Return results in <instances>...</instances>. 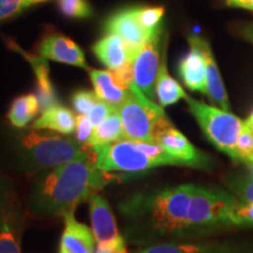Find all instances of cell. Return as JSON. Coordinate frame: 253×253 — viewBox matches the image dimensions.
I'll return each instance as SVG.
<instances>
[{"label": "cell", "instance_id": "obj_1", "mask_svg": "<svg viewBox=\"0 0 253 253\" xmlns=\"http://www.w3.org/2000/svg\"><path fill=\"white\" fill-rule=\"evenodd\" d=\"M195 184H181L153 192L136 194L120 203L128 221L126 238L147 244L161 238L188 237V212Z\"/></svg>", "mask_w": 253, "mask_h": 253}, {"label": "cell", "instance_id": "obj_2", "mask_svg": "<svg viewBox=\"0 0 253 253\" xmlns=\"http://www.w3.org/2000/svg\"><path fill=\"white\" fill-rule=\"evenodd\" d=\"M89 156L45 170L38 177L30 195V208L39 216H63L102 189L104 176Z\"/></svg>", "mask_w": 253, "mask_h": 253}, {"label": "cell", "instance_id": "obj_3", "mask_svg": "<svg viewBox=\"0 0 253 253\" xmlns=\"http://www.w3.org/2000/svg\"><path fill=\"white\" fill-rule=\"evenodd\" d=\"M19 150L28 169L41 171L88 156L77 138L32 128L19 136Z\"/></svg>", "mask_w": 253, "mask_h": 253}, {"label": "cell", "instance_id": "obj_4", "mask_svg": "<svg viewBox=\"0 0 253 253\" xmlns=\"http://www.w3.org/2000/svg\"><path fill=\"white\" fill-rule=\"evenodd\" d=\"M238 203L239 199L226 190L195 185L188 212V237L231 226L232 211Z\"/></svg>", "mask_w": 253, "mask_h": 253}, {"label": "cell", "instance_id": "obj_5", "mask_svg": "<svg viewBox=\"0 0 253 253\" xmlns=\"http://www.w3.org/2000/svg\"><path fill=\"white\" fill-rule=\"evenodd\" d=\"M123 137L155 142L156 132L170 122L163 107L147 97L134 84L126 99L118 107Z\"/></svg>", "mask_w": 253, "mask_h": 253}, {"label": "cell", "instance_id": "obj_6", "mask_svg": "<svg viewBox=\"0 0 253 253\" xmlns=\"http://www.w3.org/2000/svg\"><path fill=\"white\" fill-rule=\"evenodd\" d=\"M184 100L188 102L190 113L194 115L205 137L218 150L226 154L235 162H239L236 144L244 121L230 112L192 99L188 94Z\"/></svg>", "mask_w": 253, "mask_h": 253}, {"label": "cell", "instance_id": "obj_7", "mask_svg": "<svg viewBox=\"0 0 253 253\" xmlns=\"http://www.w3.org/2000/svg\"><path fill=\"white\" fill-rule=\"evenodd\" d=\"M91 150L95 155V164L103 172L137 173L158 167L130 138H121Z\"/></svg>", "mask_w": 253, "mask_h": 253}, {"label": "cell", "instance_id": "obj_8", "mask_svg": "<svg viewBox=\"0 0 253 253\" xmlns=\"http://www.w3.org/2000/svg\"><path fill=\"white\" fill-rule=\"evenodd\" d=\"M163 28L151 34L149 39L143 43L132 58V72H134V84L136 87L150 100L156 99L155 95V82L158 69L162 60L161 40H162Z\"/></svg>", "mask_w": 253, "mask_h": 253}, {"label": "cell", "instance_id": "obj_9", "mask_svg": "<svg viewBox=\"0 0 253 253\" xmlns=\"http://www.w3.org/2000/svg\"><path fill=\"white\" fill-rule=\"evenodd\" d=\"M155 143L160 144L168 154L182 163L184 167L209 169L211 160L207 154L198 150L181 131L169 122L156 132Z\"/></svg>", "mask_w": 253, "mask_h": 253}, {"label": "cell", "instance_id": "obj_10", "mask_svg": "<svg viewBox=\"0 0 253 253\" xmlns=\"http://www.w3.org/2000/svg\"><path fill=\"white\" fill-rule=\"evenodd\" d=\"M88 201H89L91 231L97 244L126 252V240L120 235L115 217L106 199L99 194H94Z\"/></svg>", "mask_w": 253, "mask_h": 253}, {"label": "cell", "instance_id": "obj_11", "mask_svg": "<svg viewBox=\"0 0 253 253\" xmlns=\"http://www.w3.org/2000/svg\"><path fill=\"white\" fill-rule=\"evenodd\" d=\"M104 30L107 33L118 34L128 46L132 58L145 41L149 39L151 34L155 33H149L142 26L135 17L132 7L121 9L110 15L104 25Z\"/></svg>", "mask_w": 253, "mask_h": 253}, {"label": "cell", "instance_id": "obj_12", "mask_svg": "<svg viewBox=\"0 0 253 253\" xmlns=\"http://www.w3.org/2000/svg\"><path fill=\"white\" fill-rule=\"evenodd\" d=\"M190 50L178 63V74L190 90L207 95V61L198 36L188 38Z\"/></svg>", "mask_w": 253, "mask_h": 253}, {"label": "cell", "instance_id": "obj_13", "mask_svg": "<svg viewBox=\"0 0 253 253\" xmlns=\"http://www.w3.org/2000/svg\"><path fill=\"white\" fill-rule=\"evenodd\" d=\"M39 55L47 60L66 63L89 71L84 50L68 37L59 33L48 34L40 41Z\"/></svg>", "mask_w": 253, "mask_h": 253}, {"label": "cell", "instance_id": "obj_14", "mask_svg": "<svg viewBox=\"0 0 253 253\" xmlns=\"http://www.w3.org/2000/svg\"><path fill=\"white\" fill-rule=\"evenodd\" d=\"M24 219L13 198L6 195L0 208V253H21Z\"/></svg>", "mask_w": 253, "mask_h": 253}, {"label": "cell", "instance_id": "obj_15", "mask_svg": "<svg viewBox=\"0 0 253 253\" xmlns=\"http://www.w3.org/2000/svg\"><path fill=\"white\" fill-rule=\"evenodd\" d=\"M65 229L59 245V253H94L95 237L93 231L77 220L74 212L63 214Z\"/></svg>", "mask_w": 253, "mask_h": 253}, {"label": "cell", "instance_id": "obj_16", "mask_svg": "<svg viewBox=\"0 0 253 253\" xmlns=\"http://www.w3.org/2000/svg\"><path fill=\"white\" fill-rule=\"evenodd\" d=\"M93 53L109 71H115L132 61V55L126 42L118 34L107 33L102 39L94 43Z\"/></svg>", "mask_w": 253, "mask_h": 253}, {"label": "cell", "instance_id": "obj_17", "mask_svg": "<svg viewBox=\"0 0 253 253\" xmlns=\"http://www.w3.org/2000/svg\"><path fill=\"white\" fill-rule=\"evenodd\" d=\"M199 43H201L205 61H207V96L210 99L211 102L217 104L219 108L230 112L231 107L229 97H227L225 86L221 80L219 69H218L211 47L208 41L201 37H199Z\"/></svg>", "mask_w": 253, "mask_h": 253}, {"label": "cell", "instance_id": "obj_18", "mask_svg": "<svg viewBox=\"0 0 253 253\" xmlns=\"http://www.w3.org/2000/svg\"><path fill=\"white\" fill-rule=\"evenodd\" d=\"M77 126V116L67 107L56 103L41 112V115L38 118L32 129H40V130H52L62 135H71L75 132Z\"/></svg>", "mask_w": 253, "mask_h": 253}, {"label": "cell", "instance_id": "obj_19", "mask_svg": "<svg viewBox=\"0 0 253 253\" xmlns=\"http://www.w3.org/2000/svg\"><path fill=\"white\" fill-rule=\"evenodd\" d=\"M88 72H89L90 80L93 82L95 94L99 99L114 108H118L130 93V89H126L116 81L112 71L89 69Z\"/></svg>", "mask_w": 253, "mask_h": 253}, {"label": "cell", "instance_id": "obj_20", "mask_svg": "<svg viewBox=\"0 0 253 253\" xmlns=\"http://www.w3.org/2000/svg\"><path fill=\"white\" fill-rule=\"evenodd\" d=\"M14 47L15 49L19 50L28 60L32 68H33L34 74H36L37 96L39 99L41 112L58 103V95L55 93L54 86H53L49 78V66L48 62H47V59L42 58V56L30 55L27 53L21 52L18 46Z\"/></svg>", "mask_w": 253, "mask_h": 253}, {"label": "cell", "instance_id": "obj_21", "mask_svg": "<svg viewBox=\"0 0 253 253\" xmlns=\"http://www.w3.org/2000/svg\"><path fill=\"white\" fill-rule=\"evenodd\" d=\"M237 246L219 243H158L135 253H238Z\"/></svg>", "mask_w": 253, "mask_h": 253}, {"label": "cell", "instance_id": "obj_22", "mask_svg": "<svg viewBox=\"0 0 253 253\" xmlns=\"http://www.w3.org/2000/svg\"><path fill=\"white\" fill-rule=\"evenodd\" d=\"M155 95L161 107L171 106L184 99L186 93L181 84L169 74L167 68V46L162 48V60L155 82Z\"/></svg>", "mask_w": 253, "mask_h": 253}, {"label": "cell", "instance_id": "obj_23", "mask_svg": "<svg viewBox=\"0 0 253 253\" xmlns=\"http://www.w3.org/2000/svg\"><path fill=\"white\" fill-rule=\"evenodd\" d=\"M39 99L36 94H25L13 100L7 113L9 123L15 128H25L40 112Z\"/></svg>", "mask_w": 253, "mask_h": 253}, {"label": "cell", "instance_id": "obj_24", "mask_svg": "<svg viewBox=\"0 0 253 253\" xmlns=\"http://www.w3.org/2000/svg\"><path fill=\"white\" fill-rule=\"evenodd\" d=\"M121 138H125L123 137L121 118H120L118 108H114L108 115V118L103 122H101L100 125L94 126L93 134H91L88 145L93 149V148L101 147V145L114 143Z\"/></svg>", "mask_w": 253, "mask_h": 253}, {"label": "cell", "instance_id": "obj_25", "mask_svg": "<svg viewBox=\"0 0 253 253\" xmlns=\"http://www.w3.org/2000/svg\"><path fill=\"white\" fill-rule=\"evenodd\" d=\"M135 17L149 33H154L162 27V19L166 13L163 6H136L132 7Z\"/></svg>", "mask_w": 253, "mask_h": 253}, {"label": "cell", "instance_id": "obj_26", "mask_svg": "<svg viewBox=\"0 0 253 253\" xmlns=\"http://www.w3.org/2000/svg\"><path fill=\"white\" fill-rule=\"evenodd\" d=\"M60 12L67 18L87 19L93 14V8L87 0H56Z\"/></svg>", "mask_w": 253, "mask_h": 253}, {"label": "cell", "instance_id": "obj_27", "mask_svg": "<svg viewBox=\"0 0 253 253\" xmlns=\"http://www.w3.org/2000/svg\"><path fill=\"white\" fill-rule=\"evenodd\" d=\"M239 162L249 164L253 162V130L244 121L236 144Z\"/></svg>", "mask_w": 253, "mask_h": 253}, {"label": "cell", "instance_id": "obj_28", "mask_svg": "<svg viewBox=\"0 0 253 253\" xmlns=\"http://www.w3.org/2000/svg\"><path fill=\"white\" fill-rule=\"evenodd\" d=\"M231 191L235 192L240 199L251 203L253 202V176L240 175L233 176L226 182Z\"/></svg>", "mask_w": 253, "mask_h": 253}, {"label": "cell", "instance_id": "obj_29", "mask_svg": "<svg viewBox=\"0 0 253 253\" xmlns=\"http://www.w3.org/2000/svg\"><path fill=\"white\" fill-rule=\"evenodd\" d=\"M97 101H99L97 95L95 94V91L90 90H78L72 96L73 107L79 114H82V115H88Z\"/></svg>", "mask_w": 253, "mask_h": 253}, {"label": "cell", "instance_id": "obj_30", "mask_svg": "<svg viewBox=\"0 0 253 253\" xmlns=\"http://www.w3.org/2000/svg\"><path fill=\"white\" fill-rule=\"evenodd\" d=\"M232 225H253V202H240L236 205L231 217Z\"/></svg>", "mask_w": 253, "mask_h": 253}, {"label": "cell", "instance_id": "obj_31", "mask_svg": "<svg viewBox=\"0 0 253 253\" xmlns=\"http://www.w3.org/2000/svg\"><path fill=\"white\" fill-rule=\"evenodd\" d=\"M94 126L88 118V115L79 114L77 116V126H75V138L81 144H89L91 134H93Z\"/></svg>", "mask_w": 253, "mask_h": 253}, {"label": "cell", "instance_id": "obj_32", "mask_svg": "<svg viewBox=\"0 0 253 253\" xmlns=\"http://www.w3.org/2000/svg\"><path fill=\"white\" fill-rule=\"evenodd\" d=\"M26 8L24 0H0V23L20 14Z\"/></svg>", "mask_w": 253, "mask_h": 253}, {"label": "cell", "instance_id": "obj_33", "mask_svg": "<svg viewBox=\"0 0 253 253\" xmlns=\"http://www.w3.org/2000/svg\"><path fill=\"white\" fill-rule=\"evenodd\" d=\"M113 109L114 107L109 106L108 103H106L104 101L99 99V101L94 106V108L91 109V112L88 114V118H89L91 123H93V126H96L108 118V115L112 113Z\"/></svg>", "mask_w": 253, "mask_h": 253}, {"label": "cell", "instance_id": "obj_34", "mask_svg": "<svg viewBox=\"0 0 253 253\" xmlns=\"http://www.w3.org/2000/svg\"><path fill=\"white\" fill-rule=\"evenodd\" d=\"M227 5L235 6V7H243L253 11V0H232L227 2Z\"/></svg>", "mask_w": 253, "mask_h": 253}, {"label": "cell", "instance_id": "obj_35", "mask_svg": "<svg viewBox=\"0 0 253 253\" xmlns=\"http://www.w3.org/2000/svg\"><path fill=\"white\" fill-rule=\"evenodd\" d=\"M94 253H128V251H126V252L118 251V250L109 248V246H104V245H99V244H97Z\"/></svg>", "mask_w": 253, "mask_h": 253}, {"label": "cell", "instance_id": "obj_36", "mask_svg": "<svg viewBox=\"0 0 253 253\" xmlns=\"http://www.w3.org/2000/svg\"><path fill=\"white\" fill-rule=\"evenodd\" d=\"M25 4H26L27 7H30L32 5H36V4H40V2H45L48 1V0H24Z\"/></svg>", "mask_w": 253, "mask_h": 253}, {"label": "cell", "instance_id": "obj_37", "mask_svg": "<svg viewBox=\"0 0 253 253\" xmlns=\"http://www.w3.org/2000/svg\"><path fill=\"white\" fill-rule=\"evenodd\" d=\"M5 197H6V192H5V190H2V189H1V186H0V208H1L2 203H4Z\"/></svg>", "mask_w": 253, "mask_h": 253}, {"label": "cell", "instance_id": "obj_38", "mask_svg": "<svg viewBox=\"0 0 253 253\" xmlns=\"http://www.w3.org/2000/svg\"><path fill=\"white\" fill-rule=\"evenodd\" d=\"M245 122L248 123V125L251 126V129L253 130V110H252V113H251V115L249 116V119L248 120H245Z\"/></svg>", "mask_w": 253, "mask_h": 253}, {"label": "cell", "instance_id": "obj_39", "mask_svg": "<svg viewBox=\"0 0 253 253\" xmlns=\"http://www.w3.org/2000/svg\"><path fill=\"white\" fill-rule=\"evenodd\" d=\"M246 166H248V167L250 168V170H251V173H252V176H253V162L246 164Z\"/></svg>", "mask_w": 253, "mask_h": 253}, {"label": "cell", "instance_id": "obj_40", "mask_svg": "<svg viewBox=\"0 0 253 253\" xmlns=\"http://www.w3.org/2000/svg\"><path fill=\"white\" fill-rule=\"evenodd\" d=\"M230 1H232V0H227V2H230Z\"/></svg>", "mask_w": 253, "mask_h": 253}]
</instances>
